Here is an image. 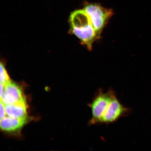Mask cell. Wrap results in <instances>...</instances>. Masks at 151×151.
<instances>
[{"label":"cell","instance_id":"6da1fadb","mask_svg":"<svg viewBox=\"0 0 151 151\" xmlns=\"http://www.w3.org/2000/svg\"><path fill=\"white\" fill-rule=\"evenodd\" d=\"M70 20L73 33L87 48L91 50L92 44L99 37L88 14L84 9L75 11L71 14Z\"/></svg>","mask_w":151,"mask_h":151},{"label":"cell","instance_id":"7a4b0ae2","mask_svg":"<svg viewBox=\"0 0 151 151\" xmlns=\"http://www.w3.org/2000/svg\"><path fill=\"white\" fill-rule=\"evenodd\" d=\"M114 92L111 88L107 92L100 88L96 92L91 102L88 104L92 113L91 118L88 121V126L101 124L102 119Z\"/></svg>","mask_w":151,"mask_h":151},{"label":"cell","instance_id":"3957f363","mask_svg":"<svg viewBox=\"0 0 151 151\" xmlns=\"http://www.w3.org/2000/svg\"><path fill=\"white\" fill-rule=\"evenodd\" d=\"M84 10L88 14L96 34L99 37L113 14L112 9L104 8L97 4L87 3Z\"/></svg>","mask_w":151,"mask_h":151},{"label":"cell","instance_id":"277c9868","mask_svg":"<svg viewBox=\"0 0 151 151\" xmlns=\"http://www.w3.org/2000/svg\"><path fill=\"white\" fill-rule=\"evenodd\" d=\"M131 112V109L121 103L115 92L102 119L101 124L113 123L120 118L128 116Z\"/></svg>","mask_w":151,"mask_h":151},{"label":"cell","instance_id":"5b68a950","mask_svg":"<svg viewBox=\"0 0 151 151\" xmlns=\"http://www.w3.org/2000/svg\"><path fill=\"white\" fill-rule=\"evenodd\" d=\"M1 101L4 105H7L26 101V100L20 87L11 81L4 86Z\"/></svg>","mask_w":151,"mask_h":151},{"label":"cell","instance_id":"8992f818","mask_svg":"<svg viewBox=\"0 0 151 151\" xmlns=\"http://www.w3.org/2000/svg\"><path fill=\"white\" fill-rule=\"evenodd\" d=\"M26 118H19L5 116L1 119L0 126L3 131L12 132L21 128L26 122Z\"/></svg>","mask_w":151,"mask_h":151},{"label":"cell","instance_id":"52a82bcc","mask_svg":"<svg viewBox=\"0 0 151 151\" xmlns=\"http://www.w3.org/2000/svg\"><path fill=\"white\" fill-rule=\"evenodd\" d=\"M6 114L12 117L25 118L27 116L26 101L13 104L4 105Z\"/></svg>","mask_w":151,"mask_h":151},{"label":"cell","instance_id":"ba28073f","mask_svg":"<svg viewBox=\"0 0 151 151\" xmlns=\"http://www.w3.org/2000/svg\"><path fill=\"white\" fill-rule=\"evenodd\" d=\"M1 83L2 84L5 86L6 85L8 84V83L11 82L10 78L6 70L3 65V64H1Z\"/></svg>","mask_w":151,"mask_h":151},{"label":"cell","instance_id":"9c48e42d","mask_svg":"<svg viewBox=\"0 0 151 151\" xmlns=\"http://www.w3.org/2000/svg\"><path fill=\"white\" fill-rule=\"evenodd\" d=\"M6 114V113L5 110L4 105L1 101V114H0L1 115V116H0L1 119L4 118Z\"/></svg>","mask_w":151,"mask_h":151},{"label":"cell","instance_id":"30bf717a","mask_svg":"<svg viewBox=\"0 0 151 151\" xmlns=\"http://www.w3.org/2000/svg\"><path fill=\"white\" fill-rule=\"evenodd\" d=\"M0 89H1V91H0V92H1V93H0V96H1V98L3 95L4 89V86L1 83V88H0Z\"/></svg>","mask_w":151,"mask_h":151}]
</instances>
